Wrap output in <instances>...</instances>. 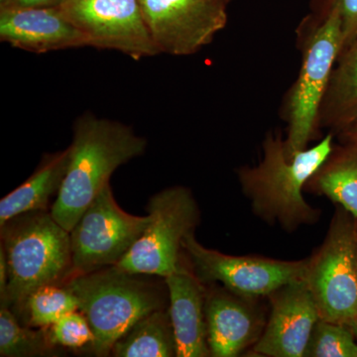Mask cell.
<instances>
[{
  "label": "cell",
  "mask_w": 357,
  "mask_h": 357,
  "mask_svg": "<svg viewBox=\"0 0 357 357\" xmlns=\"http://www.w3.org/2000/svg\"><path fill=\"white\" fill-rule=\"evenodd\" d=\"M333 136L328 132L314 146L288 157L281 134H266L261 162L236 171L241 191L256 217L288 234L319 222L321 210L307 203L305 185L332 151Z\"/></svg>",
  "instance_id": "obj_1"
},
{
  "label": "cell",
  "mask_w": 357,
  "mask_h": 357,
  "mask_svg": "<svg viewBox=\"0 0 357 357\" xmlns=\"http://www.w3.org/2000/svg\"><path fill=\"white\" fill-rule=\"evenodd\" d=\"M147 141L121 122L82 115L75 122L69 167L51 213L72 231L119 167L144 153Z\"/></svg>",
  "instance_id": "obj_2"
},
{
  "label": "cell",
  "mask_w": 357,
  "mask_h": 357,
  "mask_svg": "<svg viewBox=\"0 0 357 357\" xmlns=\"http://www.w3.org/2000/svg\"><path fill=\"white\" fill-rule=\"evenodd\" d=\"M8 266V284L1 306L21 312L34 291L64 285L74 276L70 234L51 211L23 213L0 225Z\"/></svg>",
  "instance_id": "obj_3"
},
{
  "label": "cell",
  "mask_w": 357,
  "mask_h": 357,
  "mask_svg": "<svg viewBox=\"0 0 357 357\" xmlns=\"http://www.w3.org/2000/svg\"><path fill=\"white\" fill-rule=\"evenodd\" d=\"M298 38L302 65L283 109L288 126L285 138L288 157L306 149L321 133L319 109L333 68L344 50L342 15L337 1L333 0L323 17L301 25Z\"/></svg>",
  "instance_id": "obj_4"
},
{
  "label": "cell",
  "mask_w": 357,
  "mask_h": 357,
  "mask_svg": "<svg viewBox=\"0 0 357 357\" xmlns=\"http://www.w3.org/2000/svg\"><path fill=\"white\" fill-rule=\"evenodd\" d=\"M137 276L109 266L75 275L64 284L91 326L95 335L91 347L96 356H110L115 342L134 324L167 307L165 291Z\"/></svg>",
  "instance_id": "obj_5"
},
{
  "label": "cell",
  "mask_w": 357,
  "mask_h": 357,
  "mask_svg": "<svg viewBox=\"0 0 357 357\" xmlns=\"http://www.w3.org/2000/svg\"><path fill=\"white\" fill-rule=\"evenodd\" d=\"M357 218L342 206L323 243L307 257L305 281L319 318L349 326L357 319Z\"/></svg>",
  "instance_id": "obj_6"
},
{
  "label": "cell",
  "mask_w": 357,
  "mask_h": 357,
  "mask_svg": "<svg viewBox=\"0 0 357 357\" xmlns=\"http://www.w3.org/2000/svg\"><path fill=\"white\" fill-rule=\"evenodd\" d=\"M151 222L128 255L117 263L121 271L165 278L182 263L183 241L195 234L201 211L191 190L183 185L157 192L147 206Z\"/></svg>",
  "instance_id": "obj_7"
},
{
  "label": "cell",
  "mask_w": 357,
  "mask_h": 357,
  "mask_svg": "<svg viewBox=\"0 0 357 357\" xmlns=\"http://www.w3.org/2000/svg\"><path fill=\"white\" fill-rule=\"evenodd\" d=\"M150 222L149 215L137 217L122 210L110 185H105L70 232L74 276L116 265Z\"/></svg>",
  "instance_id": "obj_8"
},
{
  "label": "cell",
  "mask_w": 357,
  "mask_h": 357,
  "mask_svg": "<svg viewBox=\"0 0 357 357\" xmlns=\"http://www.w3.org/2000/svg\"><path fill=\"white\" fill-rule=\"evenodd\" d=\"M183 250L192 273L204 285L218 283L252 297L267 298L282 286L302 280L307 271V257L285 261L262 256L225 255L202 245L195 234L185 236Z\"/></svg>",
  "instance_id": "obj_9"
},
{
  "label": "cell",
  "mask_w": 357,
  "mask_h": 357,
  "mask_svg": "<svg viewBox=\"0 0 357 357\" xmlns=\"http://www.w3.org/2000/svg\"><path fill=\"white\" fill-rule=\"evenodd\" d=\"M59 8L89 47L119 51L137 61L160 54L139 0H64Z\"/></svg>",
  "instance_id": "obj_10"
},
{
  "label": "cell",
  "mask_w": 357,
  "mask_h": 357,
  "mask_svg": "<svg viewBox=\"0 0 357 357\" xmlns=\"http://www.w3.org/2000/svg\"><path fill=\"white\" fill-rule=\"evenodd\" d=\"M159 53L192 55L227 22V0H139Z\"/></svg>",
  "instance_id": "obj_11"
},
{
  "label": "cell",
  "mask_w": 357,
  "mask_h": 357,
  "mask_svg": "<svg viewBox=\"0 0 357 357\" xmlns=\"http://www.w3.org/2000/svg\"><path fill=\"white\" fill-rule=\"evenodd\" d=\"M208 344L213 357H236L255 347L266 326L261 297L241 295L220 284L204 285Z\"/></svg>",
  "instance_id": "obj_12"
},
{
  "label": "cell",
  "mask_w": 357,
  "mask_h": 357,
  "mask_svg": "<svg viewBox=\"0 0 357 357\" xmlns=\"http://www.w3.org/2000/svg\"><path fill=\"white\" fill-rule=\"evenodd\" d=\"M269 314L261 337L252 347L256 356L304 357L319 318L305 279L277 289L267 297Z\"/></svg>",
  "instance_id": "obj_13"
},
{
  "label": "cell",
  "mask_w": 357,
  "mask_h": 357,
  "mask_svg": "<svg viewBox=\"0 0 357 357\" xmlns=\"http://www.w3.org/2000/svg\"><path fill=\"white\" fill-rule=\"evenodd\" d=\"M0 40L37 54L89 46L86 37L59 7L0 8Z\"/></svg>",
  "instance_id": "obj_14"
},
{
  "label": "cell",
  "mask_w": 357,
  "mask_h": 357,
  "mask_svg": "<svg viewBox=\"0 0 357 357\" xmlns=\"http://www.w3.org/2000/svg\"><path fill=\"white\" fill-rule=\"evenodd\" d=\"M164 282L168 289L177 357L211 356L204 314V284L192 273L191 267H185L182 263Z\"/></svg>",
  "instance_id": "obj_15"
},
{
  "label": "cell",
  "mask_w": 357,
  "mask_h": 357,
  "mask_svg": "<svg viewBox=\"0 0 357 357\" xmlns=\"http://www.w3.org/2000/svg\"><path fill=\"white\" fill-rule=\"evenodd\" d=\"M70 157V146L46 155L37 170L0 202V225L23 213L48 211L52 196L60 191Z\"/></svg>",
  "instance_id": "obj_16"
},
{
  "label": "cell",
  "mask_w": 357,
  "mask_h": 357,
  "mask_svg": "<svg viewBox=\"0 0 357 357\" xmlns=\"http://www.w3.org/2000/svg\"><path fill=\"white\" fill-rule=\"evenodd\" d=\"M357 121V38L342 52L319 109V128L335 135Z\"/></svg>",
  "instance_id": "obj_17"
},
{
  "label": "cell",
  "mask_w": 357,
  "mask_h": 357,
  "mask_svg": "<svg viewBox=\"0 0 357 357\" xmlns=\"http://www.w3.org/2000/svg\"><path fill=\"white\" fill-rule=\"evenodd\" d=\"M305 192L324 196L357 218V144L340 142L305 185Z\"/></svg>",
  "instance_id": "obj_18"
},
{
  "label": "cell",
  "mask_w": 357,
  "mask_h": 357,
  "mask_svg": "<svg viewBox=\"0 0 357 357\" xmlns=\"http://www.w3.org/2000/svg\"><path fill=\"white\" fill-rule=\"evenodd\" d=\"M114 357L177 356L175 333L169 307L143 317L112 347Z\"/></svg>",
  "instance_id": "obj_19"
},
{
  "label": "cell",
  "mask_w": 357,
  "mask_h": 357,
  "mask_svg": "<svg viewBox=\"0 0 357 357\" xmlns=\"http://www.w3.org/2000/svg\"><path fill=\"white\" fill-rule=\"evenodd\" d=\"M20 326L8 307L0 309V356L34 357L48 356L53 349L47 328L31 330Z\"/></svg>",
  "instance_id": "obj_20"
},
{
  "label": "cell",
  "mask_w": 357,
  "mask_h": 357,
  "mask_svg": "<svg viewBox=\"0 0 357 357\" xmlns=\"http://www.w3.org/2000/svg\"><path fill=\"white\" fill-rule=\"evenodd\" d=\"M75 311H79V303L69 289L65 285H47L28 297L20 314L25 317L26 326L48 328Z\"/></svg>",
  "instance_id": "obj_21"
},
{
  "label": "cell",
  "mask_w": 357,
  "mask_h": 357,
  "mask_svg": "<svg viewBox=\"0 0 357 357\" xmlns=\"http://www.w3.org/2000/svg\"><path fill=\"white\" fill-rule=\"evenodd\" d=\"M304 357H357V342L349 326L319 319Z\"/></svg>",
  "instance_id": "obj_22"
},
{
  "label": "cell",
  "mask_w": 357,
  "mask_h": 357,
  "mask_svg": "<svg viewBox=\"0 0 357 357\" xmlns=\"http://www.w3.org/2000/svg\"><path fill=\"white\" fill-rule=\"evenodd\" d=\"M47 328L53 347L77 349L93 344L95 340L89 321L79 311L66 314Z\"/></svg>",
  "instance_id": "obj_23"
},
{
  "label": "cell",
  "mask_w": 357,
  "mask_h": 357,
  "mask_svg": "<svg viewBox=\"0 0 357 357\" xmlns=\"http://www.w3.org/2000/svg\"><path fill=\"white\" fill-rule=\"evenodd\" d=\"M340 7L344 33V50L357 38V0H335Z\"/></svg>",
  "instance_id": "obj_24"
},
{
  "label": "cell",
  "mask_w": 357,
  "mask_h": 357,
  "mask_svg": "<svg viewBox=\"0 0 357 357\" xmlns=\"http://www.w3.org/2000/svg\"><path fill=\"white\" fill-rule=\"evenodd\" d=\"M63 1H64V0H15L11 6L59 7L63 3Z\"/></svg>",
  "instance_id": "obj_25"
},
{
  "label": "cell",
  "mask_w": 357,
  "mask_h": 357,
  "mask_svg": "<svg viewBox=\"0 0 357 357\" xmlns=\"http://www.w3.org/2000/svg\"><path fill=\"white\" fill-rule=\"evenodd\" d=\"M8 284V266H7L6 252L0 246V297L6 293Z\"/></svg>",
  "instance_id": "obj_26"
},
{
  "label": "cell",
  "mask_w": 357,
  "mask_h": 357,
  "mask_svg": "<svg viewBox=\"0 0 357 357\" xmlns=\"http://www.w3.org/2000/svg\"><path fill=\"white\" fill-rule=\"evenodd\" d=\"M340 142H351L357 144V121L349 128L337 134Z\"/></svg>",
  "instance_id": "obj_27"
},
{
  "label": "cell",
  "mask_w": 357,
  "mask_h": 357,
  "mask_svg": "<svg viewBox=\"0 0 357 357\" xmlns=\"http://www.w3.org/2000/svg\"><path fill=\"white\" fill-rule=\"evenodd\" d=\"M15 0H0V8H6L13 6Z\"/></svg>",
  "instance_id": "obj_28"
},
{
  "label": "cell",
  "mask_w": 357,
  "mask_h": 357,
  "mask_svg": "<svg viewBox=\"0 0 357 357\" xmlns=\"http://www.w3.org/2000/svg\"><path fill=\"white\" fill-rule=\"evenodd\" d=\"M349 328H351V332L354 333V337H356L357 342V319L349 326Z\"/></svg>",
  "instance_id": "obj_29"
},
{
  "label": "cell",
  "mask_w": 357,
  "mask_h": 357,
  "mask_svg": "<svg viewBox=\"0 0 357 357\" xmlns=\"http://www.w3.org/2000/svg\"><path fill=\"white\" fill-rule=\"evenodd\" d=\"M356 257H357V236H356Z\"/></svg>",
  "instance_id": "obj_30"
},
{
  "label": "cell",
  "mask_w": 357,
  "mask_h": 357,
  "mask_svg": "<svg viewBox=\"0 0 357 357\" xmlns=\"http://www.w3.org/2000/svg\"><path fill=\"white\" fill-rule=\"evenodd\" d=\"M227 2H229V0H227Z\"/></svg>",
  "instance_id": "obj_31"
}]
</instances>
